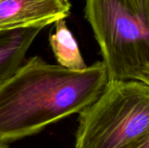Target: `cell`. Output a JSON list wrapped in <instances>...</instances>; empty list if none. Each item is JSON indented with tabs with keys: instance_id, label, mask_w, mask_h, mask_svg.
<instances>
[{
	"instance_id": "cell-7",
	"label": "cell",
	"mask_w": 149,
	"mask_h": 148,
	"mask_svg": "<svg viewBox=\"0 0 149 148\" xmlns=\"http://www.w3.org/2000/svg\"><path fill=\"white\" fill-rule=\"evenodd\" d=\"M0 148H10L7 145L3 144V143H0Z\"/></svg>"
},
{
	"instance_id": "cell-8",
	"label": "cell",
	"mask_w": 149,
	"mask_h": 148,
	"mask_svg": "<svg viewBox=\"0 0 149 148\" xmlns=\"http://www.w3.org/2000/svg\"><path fill=\"white\" fill-rule=\"evenodd\" d=\"M139 148H149V142L148 143H146V144H144L143 146L140 147Z\"/></svg>"
},
{
	"instance_id": "cell-4",
	"label": "cell",
	"mask_w": 149,
	"mask_h": 148,
	"mask_svg": "<svg viewBox=\"0 0 149 148\" xmlns=\"http://www.w3.org/2000/svg\"><path fill=\"white\" fill-rule=\"evenodd\" d=\"M70 0H0V31L41 27L66 18Z\"/></svg>"
},
{
	"instance_id": "cell-6",
	"label": "cell",
	"mask_w": 149,
	"mask_h": 148,
	"mask_svg": "<svg viewBox=\"0 0 149 148\" xmlns=\"http://www.w3.org/2000/svg\"><path fill=\"white\" fill-rule=\"evenodd\" d=\"M50 46L58 64L69 70L86 68L78 43L67 27L65 18L55 22V32L49 37Z\"/></svg>"
},
{
	"instance_id": "cell-3",
	"label": "cell",
	"mask_w": 149,
	"mask_h": 148,
	"mask_svg": "<svg viewBox=\"0 0 149 148\" xmlns=\"http://www.w3.org/2000/svg\"><path fill=\"white\" fill-rule=\"evenodd\" d=\"M149 142V84L107 80L79 113L75 148H139Z\"/></svg>"
},
{
	"instance_id": "cell-2",
	"label": "cell",
	"mask_w": 149,
	"mask_h": 148,
	"mask_svg": "<svg viewBox=\"0 0 149 148\" xmlns=\"http://www.w3.org/2000/svg\"><path fill=\"white\" fill-rule=\"evenodd\" d=\"M108 80L149 84V0H86Z\"/></svg>"
},
{
	"instance_id": "cell-1",
	"label": "cell",
	"mask_w": 149,
	"mask_h": 148,
	"mask_svg": "<svg viewBox=\"0 0 149 148\" xmlns=\"http://www.w3.org/2000/svg\"><path fill=\"white\" fill-rule=\"evenodd\" d=\"M107 80L102 61L73 71L31 58L0 85V143L32 136L79 113L99 97Z\"/></svg>"
},
{
	"instance_id": "cell-5",
	"label": "cell",
	"mask_w": 149,
	"mask_h": 148,
	"mask_svg": "<svg viewBox=\"0 0 149 148\" xmlns=\"http://www.w3.org/2000/svg\"><path fill=\"white\" fill-rule=\"evenodd\" d=\"M41 27H28L0 31V85L23 64L26 52Z\"/></svg>"
}]
</instances>
